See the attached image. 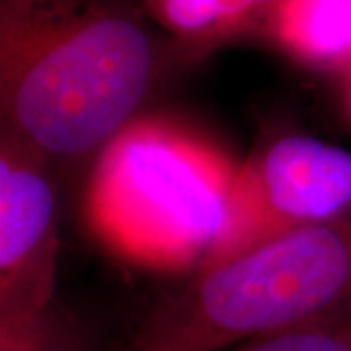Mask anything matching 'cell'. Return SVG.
Listing matches in <instances>:
<instances>
[{
	"mask_svg": "<svg viewBox=\"0 0 351 351\" xmlns=\"http://www.w3.org/2000/svg\"><path fill=\"white\" fill-rule=\"evenodd\" d=\"M152 39L115 0H0V112L45 158L104 149L145 101Z\"/></svg>",
	"mask_w": 351,
	"mask_h": 351,
	"instance_id": "1",
	"label": "cell"
},
{
	"mask_svg": "<svg viewBox=\"0 0 351 351\" xmlns=\"http://www.w3.org/2000/svg\"><path fill=\"white\" fill-rule=\"evenodd\" d=\"M226 351H351V338L336 324H318L252 339Z\"/></svg>",
	"mask_w": 351,
	"mask_h": 351,
	"instance_id": "9",
	"label": "cell"
},
{
	"mask_svg": "<svg viewBox=\"0 0 351 351\" xmlns=\"http://www.w3.org/2000/svg\"><path fill=\"white\" fill-rule=\"evenodd\" d=\"M45 156L0 129V322L53 306L59 223Z\"/></svg>",
	"mask_w": 351,
	"mask_h": 351,
	"instance_id": "5",
	"label": "cell"
},
{
	"mask_svg": "<svg viewBox=\"0 0 351 351\" xmlns=\"http://www.w3.org/2000/svg\"><path fill=\"white\" fill-rule=\"evenodd\" d=\"M348 75H350V90H348V94H350V106H351V71L348 73Z\"/></svg>",
	"mask_w": 351,
	"mask_h": 351,
	"instance_id": "11",
	"label": "cell"
},
{
	"mask_svg": "<svg viewBox=\"0 0 351 351\" xmlns=\"http://www.w3.org/2000/svg\"><path fill=\"white\" fill-rule=\"evenodd\" d=\"M274 0H145L147 12L191 53L260 32Z\"/></svg>",
	"mask_w": 351,
	"mask_h": 351,
	"instance_id": "7",
	"label": "cell"
},
{
	"mask_svg": "<svg viewBox=\"0 0 351 351\" xmlns=\"http://www.w3.org/2000/svg\"><path fill=\"white\" fill-rule=\"evenodd\" d=\"M334 324H336L341 332H346V334L351 338V308L348 311V313L343 314L341 318H339L338 322H334Z\"/></svg>",
	"mask_w": 351,
	"mask_h": 351,
	"instance_id": "10",
	"label": "cell"
},
{
	"mask_svg": "<svg viewBox=\"0 0 351 351\" xmlns=\"http://www.w3.org/2000/svg\"><path fill=\"white\" fill-rule=\"evenodd\" d=\"M351 308V211L195 269L152 304L121 351H226Z\"/></svg>",
	"mask_w": 351,
	"mask_h": 351,
	"instance_id": "2",
	"label": "cell"
},
{
	"mask_svg": "<svg viewBox=\"0 0 351 351\" xmlns=\"http://www.w3.org/2000/svg\"><path fill=\"white\" fill-rule=\"evenodd\" d=\"M260 34L304 66L351 71V0H274Z\"/></svg>",
	"mask_w": 351,
	"mask_h": 351,
	"instance_id": "6",
	"label": "cell"
},
{
	"mask_svg": "<svg viewBox=\"0 0 351 351\" xmlns=\"http://www.w3.org/2000/svg\"><path fill=\"white\" fill-rule=\"evenodd\" d=\"M0 351H90L84 330L51 306L39 316L0 322Z\"/></svg>",
	"mask_w": 351,
	"mask_h": 351,
	"instance_id": "8",
	"label": "cell"
},
{
	"mask_svg": "<svg viewBox=\"0 0 351 351\" xmlns=\"http://www.w3.org/2000/svg\"><path fill=\"white\" fill-rule=\"evenodd\" d=\"M237 174L225 152L188 129L133 119L101 149L88 180V228L141 267H199L225 226Z\"/></svg>",
	"mask_w": 351,
	"mask_h": 351,
	"instance_id": "3",
	"label": "cell"
},
{
	"mask_svg": "<svg viewBox=\"0 0 351 351\" xmlns=\"http://www.w3.org/2000/svg\"><path fill=\"white\" fill-rule=\"evenodd\" d=\"M351 211V152L306 135L269 143L239 168L219 239L197 269Z\"/></svg>",
	"mask_w": 351,
	"mask_h": 351,
	"instance_id": "4",
	"label": "cell"
}]
</instances>
